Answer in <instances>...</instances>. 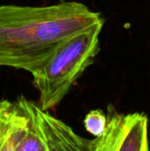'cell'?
<instances>
[{
  "instance_id": "obj_6",
  "label": "cell",
  "mask_w": 150,
  "mask_h": 151,
  "mask_svg": "<svg viewBox=\"0 0 150 151\" xmlns=\"http://www.w3.org/2000/svg\"><path fill=\"white\" fill-rule=\"evenodd\" d=\"M107 118L103 111L97 109L90 111L84 119V127L86 130L95 137L101 136L106 127Z\"/></svg>"
},
{
  "instance_id": "obj_3",
  "label": "cell",
  "mask_w": 150,
  "mask_h": 151,
  "mask_svg": "<svg viewBox=\"0 0 150 151\" xmlns=\"http://www.w3.org/2000/svg\"><path fill=\"white\" fill-rule=\"evenodd\" d=\"M27 119V134L18 151H92L91 140L42 110L23 95L14 102Z\"/></svg>"
},
{
  "instance_id": "obj_2",
  "label": "cell",
  "mask_w": 150,
  "mask_h": 151,
  "mask_svg": "<svg viewBox=\"0 0 150 151\" xmlns=\"http://www.w3.org/2000/svg\"><path fill=\"white\" fill-rule=\"evenodd\" d=\"M104 19L62 42L50 58L34 70L33 85L39 92L38 105L44 111L55 108L100 51L99 36Z\"/></svg>"
},
{
  "instance_id": "obj_1",
  "label": "cell",
  "mask_w": 150,
  "mask_h": 151,
  "mask_svg": "<svg viewBox=\"0 0 150 151\" xmlns=\"http://www.w3.org/2000/svg\"><path fill=\"white\" fill-rule=\"evenodd\" d=\"M104 19L75 1L47 6L0 5V66L30 73L65 39Z\"/></svg>"
},
{
  "instance_id": "obj_5",
  "label": "cell",
  "mask_w": 150,
  "mask_h": 151,
  "mask_svg": "<svg viewBox=\"0 0 150 151\" xmlns=\"http://www.w3.org/2000/svg\"><path fill=\"white\" fill-rule=\"evenodd\" d=\"M27 130V119L14 102L0 101V151H18Z\"/></svg>"
},
{
  "instance_id": "obj_4",
  "label": "cell",
  "mask_w": 150,
  "mask_h": 151,
  "mask_svg": "<svg viewBox=\"0 0 150 151\" xmlns=\"http://www.w3.org/2000/svg\"><path fill=\"white\" fill-rule=\"evenodd\" d=\"M103 134L91 140L92 151H148V116L134 112L122 114L112 104L107 108Z\"/></svg>"
}]
</instances>
